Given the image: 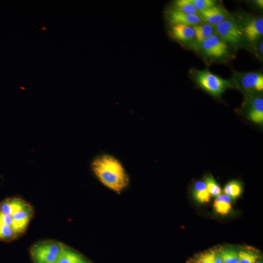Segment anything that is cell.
Segmentation results:
<instances>
[{"instance_id": "6da1fadb", "label": "cell", "mask_w": 263, "mask_h": 263, "mask_svg": "<svg viewBox=\"0 0 263 263\" xmlns=\"http://www.w3.org/2000/svg\"><path fill=\"white\" fill-rule=\"evenodd\" d=\"M92 169L100 182L109 189L120 192L129 185V178L120 161L110 154H103L94 158Z\"/></svg>"}, {"instance_id": "7a4b0ae2", "label": "cell", "mask_w": 263, "mask_h": 263, "mask_svg": "<svg viewBox=\"0 0 263 263\" xmlns=\"http://www.w3.org/2000/svg\"><path fill=\"white\" fill-rule=\"evenodd\" d=\"M65 248L59 242L46 241L34 245L30 253L35 263H51L57 262Z\"/></svg>"}, {"instance_id": "3957f363", "label": "cell", "mask_w": 263, "mask_h": 263, "mask_svg": "<svg viewBox=\"0 0 263 263\" xmlns=\"http://www.w3.org/2000/svg\"><path fill=\"white\" fill-rule=\"evenodd\" d=\"M195 79L202 88L215 96H220L230 86L227 81L207 70L197 72Z\"/></svg>"}, {"instance_id": "277c9868", "label": "cell", "mask_w": 263, "mask_h": 263, "mask_svg": "<svg viewBox=\"0 0 263 263\" xmlns=\"http://www.w3.org/2000/svg\"><path fill=\"white\" fill-rule=\"evenodd\" d=\"M216 31L223 40L236 44L240 42L243 35L241 29L233 20L225 19L216 26Z\"/></svg>"}, {"instance_id": "5b68a950", "label": "cell", "mask_w": 263, "mask_h": 263, "mask_svg": "<svg viewBox=\"0 0 263 263\" xmlns=\"http://www.w3.org/2000/svg\"><path fill=\"white\" fill-rule=\"evenodd\" d=\"M202 47L207 56L215 58L224 56L228 50L226 42L215 35H212L202 41Z\"/></svg>"}, {"instance_id": "8992f818", "label": "cell", "mask_w": 263, "mask_h": 263, "mask_svg": "<svg viewBox=\"0 0 263 263\" xmlns=\"http://www.w3.org/2000/svg\"><path fill=\"white\" fill-rule=\"evenodd\" d=\"M30 207L29 204L19 198H7L0 202V212L11 216Z\"/></svg>"}, {"instance_id": "52a82bcc", "label": "cell", "mask_w": 263, "mask_h": 263, "mask_svg": "<svg viewBox=\"0 0 263 263\" xmlns=\"http://www.w3.org/2000/svg\"><path fill=\"white\" fill-rule=\"evenodd\" d=\"M169 21L173 24H182L194 26L201 23V18L197 15L188 14L175 10L169 14Z\"/></svg>"}, {"instance_id": "ba28073f", "label": "cell", "mask_w": 263, "mask_h": 263, "mask_svg": "<svg viewBox=\"0 0 263 263\" xmlns=\"http://www.w3.org/2000/svg\"><path fill=\"white\" fill-rule=\"evenodd\" d=\"M243 34L247 39L254 41L263 34V19L256 18L247 21L241 28Z\"/></svg>"}, {"instance_id": "9c48e42d", "label": "cell", "mask_w": 263, "mask_h": 263, "mask_svg": "<svg viewBox=\"0 0 263 263\" xmlns=\"http://www.w3.org/2000/svg\"><path fill=\"white\" fill-rule=\"evenodd\" d=\"M200 18L207 23L216 26L225 19V12L220 7L214 6L199 12Z\"/></svg>"}, {"instance_id": "30bf717a", "label": "cell", "mask_w": 263, "mask_h": 263, "mask_svg": "<svg viewBox=\"0 0 263 263\" xmlns=\"http://www.w3.org/2000/svg\"><path fill=\"white\" fill-rule=\"evenodd\" d=\"M32 214V208L30 207L12 215L13 220V228L19 235L25 231Z\"/></svg>"}, {"instance_id": "8fae6325", "label": "cell", "mask_w": 263, "mask_h": 263, "mask_svg": "<svg viewBox=\"0 0 263 263\" xmlns=\"http://www.w3.org/2000/svg\"><path fill=\"white\" fill-rule=\"evenodd\" d=\"M241 84L247 90L262 92L263 91V75L257 73H247L242 77Z\"/></svg>"}, {"instance_id": "7c38bea8", "label": "cell", "mask_w": 263, "mask_h": 263, "mask_svg": "<svg viewBox=\"0 0 263 263\" xmlns=\"http://www.w3.org/2000/svg\"><path fill=\"white\" fill-rule=\"evenodd\" d=\"M172 36L177 40L187 41L195 38L194 30L192 26L173 24L171 29Z\"/></svg>"}, {"instance_id": "4fadbf2b", "label": "cell", "mask_w": 263, "mask_h": 263, "mask_svg": "<svg viewBox=\"0 0 263 263\" xmlns=\"http://www.w3.org/2000/svg\"><path fill=\"white\" fill-rule=\"evenodd\" d=\"M248 117L253 122L262 124L263 122V99L256 97L251 101L248 112Z\"/></svg>"}, {"instance_id": "5bb4252c", "label": "cell", "mask_w": 263, "mask_h": 263, "mask_svg": "<svg viewBox=\"0 0 263 263\" xmlns=\"http://www.w3.org/2000/svg\"><path fill=\"white\" fill-rule=\"evenodd\" d=\"M192 194L194 198L199 202L207 203L209 201L210 195L204 182L199 181L194 184L192 189Z\"/></svg>"}, {"instance_id": "9a60e30c", "label": "cell", "mask_w": 263, "mask_h": 263, "mask_svg": "<svg viewBox=\"0 0 263 263\" xmlns=\"http://www.w3.org/2000/svg\"><path fill=\"white\" fill-rule=\"evenodd\" d=\"M231 198L225 194H220L214 201V207L219 213L225 215L228 213L231 208Z\"/></svg>"}, {"instance_id": "2e32d148", "label": "cell", "mask_w": 263, "mask_h": 263, "mask_svg": "<svg viewBox=\"0 0 263 263\" xmlns=\"http://www.w3.org/2000/svg\"><path fill=\"white\" fill-rule=\"evenodd\" d=\"M192 27L195 32V38L200 42L203 41L213 35V28L207 23H200Z\"/></svg>"}, {"instance_id": "e0dca14e", "label": "cell", "mask_w": 263, "mask_h": 263, "mask_svg": "<svg viewBox=\"0 0 263 263\" xmlns=\"http://www.w3.org/2000/svg\"><path fill=\"white\" fill-rule=\"evenodd\" d=\"M57 263H87L78 254L66 248L59 256Z\"/></svg>"}, {"instance_id": "ac0fdd59", "label": "cell", "mask_w": 263, "mask_h": 263, "mask_svg": "<svg viewBox=\"0 0 263 263\" xmlns=\"http://www.w3.org/2000/svg\"><path fill=\"white\" fill-rule=\"evenodd\" d=\"M223 263H238V254L230 248H222L217 249Z\"/></svg>"}, {"instance_id": "d6986e66", "label": "cell", "mask_w": 263, "mask_h": 263, "mask_svg": "<svg viewBox=\"0 0 263 263\" xmlns=\"http://www.w3.org/2000/svg\"><path fill=\"white\" fill-rule=\"evenodd\" d=\"M242 185L236 180H232L227 183L224 189L225 194L232 199L239 197L242 193Z\"/></svg>"}, {"instance_id": "ffe728a7", "label": "cell", "mask_w": 263, "mask_h": 263, "mask_svg": "<svg viewBox=\"0 0 263 263\" xmlns=\"http://www.w3.org/2000/svg\"><path fill=\"white\" fill-rule=\"evenodd\" d=\"M174 10L188 14L197 15L198 10L191 0H178L175 2Z\"/></svg>"}, {"instance_id": "44dd1931", "label": "cell", "mask_w": 263, "mask_h": 263, "mask_svg": "<svg viewBox=\"0 0 263 263\" xmlns=\"http://www.w3.org/2000/svg\"><path fill=\"white\" fill-rule=\"evenodd\" d=\"M19 235L12 227L0 224V240L11 241L15 239Z\"/></svg>"}, {"instance_id": "7402d4cb", "label": "cell", "mask_w": 263, "mask_h": 263, "mask_svg": "<svg viewBox=\"0 0 263 263\" xmlns=\"http://www.w3.org/2000/svg\"><path fill=\"white\" fill-rule=\"evenodd\" d=\"M205 183L210 195L218 196L221 194V188L212 176H207L205 179Z\"/></svg>"}, {"instance_id": "603a6c76", "label": "cell", "mask_w": 263, "mask_h": 263, "mask_svg": "<svg viewBox=\"0 0 263 263\" xmlns=\"http://www.w3.org/2000/svg\"><path fill=\"white\" fill-rule=\"evenodd\" d=\"M257 255L250 251L241 250L238 253V263H255Z\"/></svg>"}, {"instance_id": "cb8c5ba5", "label": "cell", "mask_w": 263, "mask_h": 263, "mask_svg": "<svg viewBox=\"0 0 263 263\" xmlns=\"http://www.w3.org/2000/svg\"><path fill=\"white\" fill-rule=\"evenodd\" d=\"M199 12L215 6V2L212 0H191Z\"/></svg>"}, {"instance_id": "d4e9b609", "label": "cell", "mask_w": 263, "mask_h": 263, "mask_svg": "<svg viewBox=\"0 0 263 263\" xmlns=\"http://www.w3.org/2000/svg\"><path fill=\"white\" fill-rule=\"evenodd\" d=\"M194 263H210V252L200 254L194 260Z\"/></svg>"}, {"instance_id": "484cf974", "label": "cell", "mask_w": 263, "mask_h": 263, "mask_svg": "<svg viewBox=\"0 0 263 263\" xmlns=\"http://www.w3.org/2000/svg\"><path fill=\"white\" fill-rule=\"evenodd\" d=\"M255 3H256L257 6H260L261 8L263 7V0H256L253 1Z\"/></svg>"}, {"instance_id": "4316f807", "label": "cell", "mask_w": 263, "mask_h": 263, "mask_svg": "<svg viewBox=\"0 0 263 263\" xmlns=\"http://www.w3.org/2000/svg\"><path fill=\"white\" fill-rule=\"evenodd\" d=\"M263 42H262L260 44V46H259V50H260V52L261 53L263 54Z\"/></svg>"}, {"instance_id": "83f0119b", "label": "cell", "mask_w": 263, "mask_h": 263, "mask_svg": "<svg viewBox=\"0 0 263 263\" xmlns=\"http://www.w3.org/2000/svg\"><path fill=\"white\" fill-rule=\"evenodd\" d=\"M255 263H261L259 262H256Z\"/></svg>"}, {"instance_id": "f1b7e54d", "label": "cell", "mask_w": 263, "mask_h": 263, "mask_svg": "<svg viewBox=\"0 0 263 263\" xmlns=\"http://www.w3.org/2000/svg\"><path fill=\"white\" fill-rule=\"evenodd\" d=\"M51 263H57V262Z\"/></svg>"}]
</instances>
